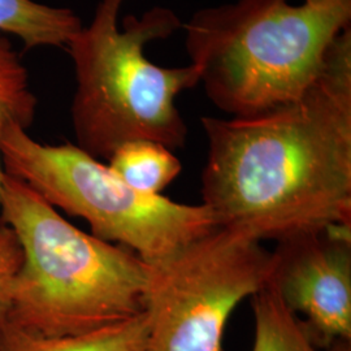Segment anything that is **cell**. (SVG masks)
I'll list each match as a JSON object with an SVG mask.
<instances>
[{
    "label": "cell",
    "instance_id": "cell-1",
    "mask_svg": "<svg viewBox=\"0 0 351 351\" xmlns=\"http://www.w3.org/2000/svg\"><path fill=\"white\" fill-rule=\"evenodd\" d=\"M202 198L219 226L264 239L351 226V27L298 101L247 117H202Z\"/></svg>",
    "mask_w": 351,
    "mask_h": 351
},
{
    "label": "cell",
    "instance_id": "cell-2",
    "mask_svg": "<svg viewBox=\"0 0 351 351\" xmlns=\"http://www.w3.org/2000/svg\"><path fill=\"white\" fill-rule=\"evenodd\" d=\"M0 221L23 251L7 326L38 336H72L145 311L149 263L69 223L21 180L4 175Z\"/></svg>",
    "mask_w": 351,
    "mask_h": 351
},
{
    "label": "cell",
    "instance_id": "cell-3",
    "mask_svg": "<svg viewBox=\"0 0 351 351\" xmlns=\"http://www.w3.org/2000/svg\"><path fill=\"white\" fill-rule=\"evenodd\" d=\"M350 23L351 0H239L199 10L182 27L207 97L247 117L302 98Z\"/></svg>",
    "mask_w": 351,
    "mask_h": 351
},
{
    "label": "cell",
    "instance_id": "cell-4",
    "mask_svg": "<svg viewBox=\"0 0 351 351\" xmlns=\"http://www.w3.org/2000/svg\"><path fill=\"white\" fill-rule=\"evenodd\" d=\"M126 0H99L93 20L66 46L75 66L71 107L77 146L107 162L121 145L137 139L184 147L188 126L176 98L201 82L190 64L164 68L145 55L154 40L171 37L182 23L171 8L129 14L119 27Z\"/></svg>",
    "mask_w": 351,
    "mask_h": 351
},
{
    "label": "cell",
    "instance_id": "cell-5",
    "mask_svg": "<svg viewBox=\"0 0 351 351\" xmlns=\"http://www.w3.org/2000/svg\"><path fill=\"white\" fill-rule=\"evenodd\" d=\"M0 155L4 173L25 182L58 211L85 220L93 236L133 251L146 263L219 226L204 204L145 194L77 145L40 143L23 126L5 129Z\"/></svg>",
    "mask_w": 351,
    "mask_h": 351
},
{
    "label": "cell",
    "instance_id": "cell-6",
    "mask_svg": "<svg viewBox=\"0 0 351 351\" xmlns=\"http://www.w3.org/2000/svg\"><path fill=\"white\" fill-rule=\"evenodd\" d=\"M271 264L261 241L223 226L149 264L146 351H226L230 315L268 284Z\"/></svg>",
    "mask_w": 351,
    "mask_h": 351
},
{
    "label": "cell",
    "instance_id": "cell-7",
    "mask_svg": "<svg viewBox=\"0 0 351 351\" xmlns=\"http://www.w3.org/2000/svg\"><path fill=\"white\" fill-rule=\"evenodd\" d=\"M269 281L320 349L351 342V226H330L277 242Z\"/></svg>",
    "mask_w": 351,
    "mask_h": 351
},
{
    "label": "cell",
    "instance_id": "cell-8",
    "mask_svg": "<svg viewBox=\"0 0 351 351\" xmlns=\"http://www.w3.org/2000/svg\"><path fill=\"white\" fill-rule=\"evenodd\" d=\"M150 320L143 311L124 322L72 336H38L0 323V351H146Z\"/></svg>",
    "mask_w": 351,
    "mask_h": 351
},
{
    "label": "cell",
    "instance_id": "cell-9",
    "mask_svg": "<svg viewBox=\"0 0 351 351\" xmlns=\"http://www.w3.org/2000/svg\"><path fill=\"white\" fill-rule=\"evenodd\" d=\"M82 26L71 8L52 7L38 0H0V34L19 39L24 51L66 49Z\"/></svg>",
    "mask_w": 351,
    "mask_h": 351
},
{
    "label": "cell",
    "instance_id": "cell-10",
    "mask_svg": "<svg viewBox=\"0 0 351 351\" xmlns=\"http://www.w3.org/2000/svg\"><path fill=\"white\" fill-rule=\"evenodd\" d=\"M252 351H351L349 341H339L328 349L317 348L301 319L284 304L271 284L252 295Z\"/></svg>",
    "mask_w": 351,
    "mask_h": 351
},
{
    "label": "cell",
    "instance_id": "cell-11",
    "mask_svg": "<svg viewBox=\"0 0 351 351\" xmlns=\"http://www.w3.org/2000/svg\"><path fill=\"white\" fill-rule=\"evenodd\" d=\"M106 163L129 186L154 195H160L182 171L169 147L149 139L126 142Z\"/></svg>",
    "mask_w": 351,
    "mask_h": 351
},
{
    "label": "cell",
    "instance_id": "cell-12",
    "mask_svg": "<svg viewBox=\"0 0 351 351\" xmlns=\"http://www.w3.org/2000/svg\"><path fill=\"white\" fill-rule=\"evenodd\" d=\"M38 101L25 64L11 38L0 34V145L5 129L12 124L27 129L33 125ZM0 155V189L4 178Z\"/></svg>",
    "mask_w": 351,
    "mask_h": 351
},
{
    "label": "cell",
    "instance_id": "cell-13",
    "mask_svg": "<svg viewBox=\"0 0 351 351\" xmlns=\"http://www.w3.org/2000/svg\"><path fill=\"white\" fill-rule=\"evenodd\" d=\"M23 262V251L12 229L0 221V323L11 307L13 284Z\"/></svg>",
    "mask_w": 351,
    "mask_h": 351
},
{
    "label": "cell",
    "instance_id": "cell-14",
    "mask_svg": "<svg viewBox=\"0 0 351 351\" xmlns=\"http://www.w3.org/2000/svg\"><path fill=\"white\" fill-rule=\"evenodd\" d=\"M304 1H314V0H304Z\"/></svg>",
    "mask_w": 351,
    "mask_h": 351
}]
</instances>
